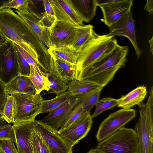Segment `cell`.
Segmentation results:
<instances>
[{
    "label": "cell",
    "instance_id": "26",
    "mask_svg": "<svg viewBox=\"0 0 153 153\" xmlns=\"http://www.w3.org/2000/svg\"><path fill=\"white\" fill-rule=\"evenodd\" d=\"M29 141L33 153H50L42 136L35 127L31 131Z\"/></svg>",
    "mask_w": 153,
    "mask_h": 153
},
{
    "label": "cell",
    "instance_id": "38",
    "mask_svg": "<svg viewBox=\"0 0 153 153\" xmlns=\"http://www.w3.org/2000/svg\"><path fill=\"white\" fill-rule=\"evenodd\" d=\"M56 20L55 16L46 14L45 12L40 19V22L46 29L49 30L53 26Z\"/></svg>",
    "mask_w": 153,
    "mask_h": 153
},
{
    "label": "cell",
    "instance_id": "1",
    "mask_svg": "<svg viewBox=\"0 0 153 153\" xmlns=\"http://www.w3.org/2000/svg\"><path fill=\"white\" fill-rule=\"evenodd\" d=\"M0 32L27 52L40 71L41 67L51 64L52 58L48 49L25 21L11 8L0 10Z\"/></svg>",
    "mask_w": 153,
    "mask_h": 153
},
{
    "label": "cell",
    "instance_id": "23",
    "mask_svg": "<svg viewBox=\"0 0 153 153\" xmlns=\"http://www.w3.org/2000/svg\"><path fill=\"white\" fill-rule=\"evenodd\" d=\"M48 51L51 58L60 59L75 65L80 53L70 46L50 48Z\"/></svg>",
    "mask_w": 153,
    "mask_h": 153
},
{
    "label": "cell",
    "instance_id": "34",
    "mask_svg": "<svg viewBox=\"0 0 153 153\" xmlns=\"http://www.w3.org/2000/svg\"><path fill=\"white\" fill-rule=\"evenodd\" d=\"M14 45L17 52L19 75L29 76L30 72L31 66L24 58L15 44Z\"/></svg>",
    "mask_w": 153,
    "mask_h": 153
},
{
    "label": "cell",
    "instance_id": "44",
    "mask_svg": "<svg viewBox=\"0 0 153 153\" xmlns=\"http://www.w3.org/2000/svg\"><path fill=\"white\" fill-rule=\"evenodd\" d=\"M153 36H152L151 39L149 40V43L150 44V52L153 54Z\"/></svg>",
    "mask_w": 153,
    "mask_h": 153
},
{
    "label": "cell",
    "instance_id": "43",
    "mask_svg": "<svg viewBox=\"0 0 153 153\" xmlns=\"http://www.w3.org/2000/svg\"><path fill=\"white\" fill-rule=\"evenodd\" d=\"M87 153H104L96 148L91 149Z\"/></svg>",
    "mask_w": 153,
    "mask_h": 153
},
{
    "label": "cell",
    "instance_id": "12",
    "mask_svg": "<svg viewBox=\"0 0 153 153\" xmlns=\"http://www.w3.org/2000/svg\"><path fill=\"white\" fill-rule=\"evenodd\" d=\"M109 28V32L106 34L108 36H125L129 40L134 49L136 58L138 59L141 54V51L138 47L136 40L131 10Z\"/></svg>",
    "mask_w": 153,
    "mask_h": 153
},
{
    "label": "cell",
    "instance_id": "35",
    "mask_svg": "<svg viewBox=\"0 0 153 153\" xmlns=\"http://www.w3.org/2000/svg\"><path fill=\"white\" fill-rule=\"evenodd\" d=\"M11 139L16 143L14 131L12 126L6 124L0 127V140Z\"/></svg>",
    "mask_w": 153,
    "mask_h": 153
},
{
    "label": "cell",
    "instance_id": "16",
    "mask_svg": "<svg viewBox=\"0 0 153 153\" xmlns=\"http://www.w3.org/2000/svg\"><path fill=\"white\" fill-rule=\"evenodd\" d=\"M16 144L18 153H33L29 141V136L34 127V121L13 123Z\"/></svg>",
    "mask_w": 153,
    "mask_h": 153
},
{
    "label": "cell",
    "instance_id": "29",
    "mask_svg": "<svg viewBox=\"0 0 153 153\" xmlns=\"http://www.w3.org/2000/svg\"><path fill=\"white\" fill-rule=\"evenodd\" d=\"M118 104V99L111 97L104 98L99 100L96 103L95 111L91 115L93 118L98 115L104 111L113 108Z\"/></svg>",
    "mask_w": 153,
    "mask_h": 153
},
{
    "label": "cell",
    "instance_id": "17",
    "mask_svg": "<svg viewBox=\"0 0 153 153\" xmlns=\"http://www.w3.org/2000/svg\"><path fill=\"white\" fill-rule=\"evenodd\" d=\"M15 11L31 28L42 42L49 48V30L45 28L41 23V16L30 10L28 13H22L16 10Z\"/></svg>",
    "mask_w": 153,
    "mask_h": 153
},
{
    "label": "cell",
    "instance_id": "14",
    "mask_svg": "<svg viewBox=\"0 0 153 153\" xmlns=\"http://www.w3.org/2000/svg\"><path fill=\"white\" fill-rule=\"evenodd\" d=\"M79 99L72 96L67 102L51 112L42 120L39 121L55 131H58L62 126L68 116L79 102Z\"/></svg>",
    "mask_w": 153,
    "mask_h": 153
},
{
    "label": "cell",
    "instance_id": "42",
    "mask_svg": "<svg viewBox=\"0 0 153 153\" xmlns=\"http://www.w3.org/2000/svg\"><path fill=\"white\" fill-rule=\"evenodd\" d=\"M8 0H0V10L6 8V5Z\"/></svg>",
    "mask_w": 153,
    "mask_h": 153
},
{
    "label": "cell",
    "instance_id": "40",
    "mask_svg": "<svg viewBox=\"0 0 153 153\" xmlns=\"http://www.w3.org/2000/svg\"><path fill=\"white\" fill-rule=\"evenodd\" d=\"M45 10V13L48 15L55 16L53 8L49 0L42 1Z\"/></svg>",
    "mask_w": 153,
    "mask_h": 153
},
{
    "label": "cell",
    "instance_id": "39",
    "mask_svg": "<svg viewBox=\"0 0 153 153\" xmlns=\"http://www.w3.org/2000/svg\"><path fill=\"white\" fill-rule=\"evenodd\" d=\"M7 94L5 88V86L0 81V114L1 115L5 102Z\"/></svg>",
    "mask_w": 153,
    "mask_h": 153
},
{
    "label": "cell",
    "instance_id": "20",
    "mask_svg": "<svg viewBox=\"0 0 153 153\" xmlns=\"http://www.w3.org/2000/svg\"><path fill=\"white\" fill-rule=\"evenodd\" d=\"M70 1L83 22H89L95 17L98 6L96 0H70Z\"/></svg>",
    "mask_w": 153,
    "mask_h": 153
},
{
    "label": "cell",
    "instance_id": "45",
    "mask_svg": "<svg viewBox=\"0 0 153 153\" xmlns=\"http://www.w3.org/2000/svg\"><path fill=\"white\" fill-rule=\"evenodd\" d=\"M6 121L0 115V127L6 125Z\"/></svg>",
    "mask_w": 153,
    "mask_h": 153
},
{
    "label": "cell",
    "instance_id": "33",
    "mask_svg": "<svg viewBox=\"0 0 153 153\" xmlns=\"http://www.w3.org/2000/svg\"><path fill=\"white\" fill-rule=\"evenodd\" d=\"M6 8H15L23 13L29 12L28 1L27 0H8Z\"/></svg>",
    "mask_w": 153,
    "mask_h": 153
},
{
    "label": "cell",
    "instance_id": "22",
    "mask_svg": "<svg viewBox=\"0 0 153 153\" xmlns=\"http://www.w3.org/2000/svg\"><path fill=\"white\" fill-rule=\"evenodd\" d=\"M95 33L92 25H79L74 41L70 47L75 51L80 52Z\"/></svg>",
    "mask_w": 153,
    "mask_h": 153
},
{
    "label": "cell",
    "instance_id": "25",
    "mask_svg": "<svg viewBox=\"0 0 153 153\" xmlns=\"http://www.w3.org/2000/svg\"><path fill=\"white\" fill-rule=\"evenodd\" d=\"M103 88L98 86L91 90L76 96L79 99L84 109L90 112L99 100Z\"/></svg>",
    "mask_w": 153,
    "mask_h": 153
},
{
    "label": "cell",
    "instance_id": "28",
    "mask_svg": "<svg viewBox=\"0 0 153 153\" xmlns=\"http://www.w3.org/2000/svg\"><path fill=\"white\" fill-rule=\"evenodd\" d=\"M29 77L35 87L36 94H40L43 90L48 92L50 91L48 76L46 77L41 76L34 68L31 67Z\"/></svg>",
    "mask_w": 153,
    "mask_h": 153
},
{
    "label": "cell",
    "instance_id": "5",
    "mask_svg": "<svg viewBox=\"0 0 153 153\" xmlns=\"http://www.w3.org/2000/svg\"><path fill=\"white\" fill-rule=\"evenodd\" d=\"M104 153H139L137 135L134 130L123 127L98 144Z\"/></svg>",
    "mask_w": 153,
    "mask_h": 153
},
{
    "label": "cell",
    "instance_id": "4",
    "mask_svg": "<svg viewBox=\"0 0 153 153\" xmlns=\"http://www.w3.org/2000/svg\"><path fill=\"white\" fill-rule=\"evenodd\" d=\"M140 117L134 129L138 138L139 153H153V87L147 102L138 105Z\"/></svg>",
    "mask_w": 153,
    "mask_h": 153
},
{
    "label": "cell",
    "instance_id": "11",
    "mask_svg": "<svg viewBox=\"0 0 153 153\" xmlns=\"http://www.w3.org/2000/svg\"><path fill=\"white\" fill-rule=\"evenodd\" d=\"M79 26L56 20L49 30L50 48L70 46L74 41Z\"/></svg>",
    "mask_w": 153,
    "mask_h": 153
},
{
    "label": "cell",
    "instance_id": "31",
    "mask_svg": "<svg viewBox=\"0 0 153 153\" xmlns=\"http://www.w3.org/2000/svg\"><path fill=\"white\" fill-rule=\"evenodd\" d=\"M86 112L82 103L79 102L70 113L59 130H62L68 127L83 115Z\"/></svg>",
    "mask_w": 153,
    "mask_h": 153
},
{
    "label": "cell",
    "instance_id": "18",
    "mask_svg": "<svg viewBox=\"0 0 153 153\" xmlns=\"http://www.w3.org/2000/svg\"><path fill=\"white\" fill-rule=\"evenodd\" d=\"M52 59V72L63 83L68 84L75 78L76 65L62 59Z\"/></svg>",
    "mask_w": 153,
    "mask_h": 153
},
{
    "label": "cell",
    "instance_id": "46",
    "mask_svg": "<svg viewBox=\"0 0 153 153\" xmlns=\"http://www.w3.org/2000/svg\"><path fill=\"white\" fill-rule=\"evenodd\" d=\"M7 39L4 37L0 32V46Z\"/></svg>",
    "mask_w": 153,
    "mask_h": 153
},
{
    "label": "cell",
    "instance_id": "24",
    "mask_svg": "<svg viewBox=\"0 0 153 153\" xmlns=\"http://www.w3.org/2000/svg\"><path fill=\"white\" fill-rule=\"evenodd\" d=\"M72 97L68 91L60 94L54 98L42 100V108L39 114L49 113L68 102Z\"/></svg>",
    "mask_w": 153,
    "mask_h": 153
},
{
    "label": "cell",
    "instance_id": "19",
    "mask_svg": "<svg viewBox=\"0 0 153 153\" xmlns=\"http://www.w3.org/2000/svg\"><path fill=\"white\" fill-rule=\"evenodd\" d=\"M5 88L9 95L16 93L36 94L35 87L29 76L19 75L5 85Z\"/></svg>",
    "mask_w": 153,
    "mask_h": 153
},
{
    "label": "cell",
    "instance_id": "2",
    "mask_svg": "<svg viewBox=\"0 0 153 153\" xmlns=\"http://www.w3.org/2000/svg\"><path fill=\"white\" fill-rule=\"evenodd\" d=\"M128 51V46L118 45L111 52L81 71L74 79L91 82L103 88L112 80L119 69L125 66Z\"/></svg>",
    "mask_w": 153,
    "mask_h": 153
},
{
    "label": "cell",
    "instance_id": "6",
    "mask_svg": "<svg viewBox=\"0 0 153 153\" xmlns=\"http://www.w3.org/2000/svg\"><path fill=\"white\" fill-rule=\"evenodd\" d=\"M13 99V123L33 121L42 107V95L16 93L11 95Z\"/></svg>",
    "mask_w": 153,
    "mask_h": 153
},
{
    "label": "cell",
    "instance_id": "36",
    "mask_svg": "<svg viewBox=\"0 0 153 153\" xmlns=\"http://www.w3.org/2000/svg\"><path fill=\"white\" fill-rule=\"evenodd\" d=\"M11 139L0 140V150L4 153H18Z\"/></svg>",
    "mask_w": 153,
    "mask_h": 153
},
{
    "label": "cell",
    "instance_id": "32",
    "mask_svg": "<svg viewBox=\"0 0 153 153\" xmlns=\"http://www.w3.org/2000/svg\"><path fill=\"white\" fill-rule=\"evenodd\" d=\"M13 99L12 95H7L2 114L1 116L8 123H13Z\"/></svg>",
    "mask_w": 153,
    "mask_h": 153
},
{
    "label": "cell",
    "instance_id": "7",
    "mask_svg": "<svg viewBox=\"0 0 153 153\" xmlns=\"http://www.w3.org/2000/svg\"><path fill=\"white\" fill-rule=\"evenodd\" d=\"M19 70L15 46L7 39L0 46V81L7 85L19 75Z\"/></svg>",
    "mask_w": 153,
    "mask_h": 153
},
{
    "label": "cell",
    "instance_id": "21",
    "mask_svg": "<svg viewBox=\"0 0 153 153\" xmlns=\"http://www.w3.org/2000/svg\"><path fill=\"white\" fill-rule=\"evenodd\" d=\"M147 88L140 86L125 95H122L118 100L117 107L122 108H130L142 103L146 97Z\"/></svg>",
    "mask_w": 153,
    "mask_h": 153
},
{
    "label": "cell",
    "instance_id": "27",
    "mask_svg": "<svg viewBox=\"0 0 153 153\" xmlns=\"http://www.w3.org/2000/svg\"><path fill=\"white\" fill-rule=\"evenodd\" d=\"M68 85L67 91L72 96L82 94L99 86L91 82L74 79Z\"/></svg>",
    "mask_w": 153,
    "mask_h": 153
},
{
    "label": "cell",
    "instance_id": "8",
    "mask_svg": "<svg viewBox=\"0 0 153 153\" xmlns=\"http://www.w3.org/2000/svg\"><path fill=\"white\" fill-rule=\"evenodd\" d=\"M136 116L134 109L122 108L110 114L100 123L96 138L100 142L123 127Z\"/></svg>",
    "mask_w": 153,
    "mask_h": 153
},
{
    "label": "cell",
    "instance_id": "30",
    "mask_svg": "<svg viewBox=\"0 0 153 153\" xmlns=\"http://www.w3.org/2000/svg\"><path fill=\"white\" fill-rule=\"evenodd\" d=\"M50 91L49 93H54L57 95L67 91L68 85L57 78L51 72L48 75Z\"/></svg>",
    "mask_w": 153,
    "mask_h": 153
},
{
    "label": "cell",
    "instance_id": "3",
    "mask_svg": "<svg viewBox=\"0 0 153 153\" xmlns=\"http://www.w3.org/2000/svg\"><path fill=\"white\" fill-rule=\"evenodd\" d=\"M118 45L114 37L96 33L80 52L75 78L82 70L112 51Z\"/></svg>",
    "mask_w": 153,
    "mask_h": 153
},
{
    "label": "cell",
    "instance_id": "47",
    "mask_svg": "<svg viewBox=\"0 0 153 153\" xmlns=\"http://www.w3.org/2000/svg\"><path fill=\"white\" fill-rule=\"evenodd\" d=\"M0 153H4V152H3L1 150H0Z\"/></svg>",
    "mask_w": 153,
    "mask_h": 153
},
{
    "label": "cell",
    "instance_id": "37",
    "mask_svg": "<svg viewBox=\"0 0 153 153\" xmlns=\"http://www.w3.org/2000/svg\"><path fill=\"white\" fill-rule=\"evenodd\" d=\"M14 44L31 67L34 68L41 76L46 77L40 70L36 62L32 57L27 52L15 43Z\"/></svg>",
    "mask_w": 153,
    "mask_h": 153
},
{
    "label": "cell",
    "instance_id": "13",
    "mask_svg": "<svg viewBox=\"0 0 153 153\" xmlns=\"http://www.w3.org/2000/svg\"><path fill=\"white\" fill-rule=\"evenodd\" d=\"M34 127L40 133L50 153H72V147L55 131L40 123L34 121Z\"/></svg>",
    "mask_w": 153,
    "mask_h": 153
},
{
    "label": "cell",
    "instance_id": "10",
    "mask_svg": "<svg viewBox=\"0 0 153 153\" xmlns=\"http://www.w3.org/2000/svg\"><path fill=\"white\" fill-rule=\"evenodd\" d=\"M92 119L90 112L86 111L70 126L63 130H59L57 133L72 147L87 135L91 128Z\"/></svg>",
    "mask_w": 153,
    "mask_h": 153
},
{
    "label": "cell",
    "instance_id": "9",
    "mask_svg": "<svg viewBox=\"0 0 153 153\" xmlns=\"http://www.w3.org/2000/svg\"><path fill=\"white\" fill-rule=\"evenodd\" d=\"M102 12L103 22L108 27L131 10L132 0H96Z\"/></svg>",
    "mask_w": 153,
    "mask_h": 153
},
{
    "label": "cell",
    "instance_id": "41",
    "mask_svg": "<svg viewBox=\"0 0 153 153\" xmlns=\"http://www.w3.org/2000/svg\"><path fill=\"white\" fill-rule=\"evenodd\" d=\"M144 9L149 13V15L153 14V0H148L144 7Z\"/></svg>",
    "mask_w": 153,
    "mask_h": 153
},
{
    "label": "cell",
    "instance_id": "15",
    "mask_svg": "<svg viewBox=\"0 0 153 153\" xmlns=\"http://www.w3.org/2000/svg\"><path fill=\"white\" fill-rule=\"evenodd\" d=\"M49 1L53 8L56 20L83 25V21L74 9L70 0Z\"/></svg>",
    "mask_w": 153,
    "mask_h": 153
}]
</instances>
